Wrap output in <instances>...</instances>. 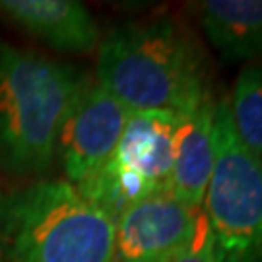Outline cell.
<instances>
[{"label":"cell","mask_w":262,"mask_h":262,"mask_svg":"<svg viewBox=\"0 0 262 262\" xmlns=\"http://www.w3.org/2000/svg\"><path fill=\"white\" fill-rule=\"evenodd\" d=\"M8 262H113L115 220L64 179H35L0 196Z\"/></svg>","instance_id":"cell-3"},{"label":"cell","mask_w":262,"mask_h":262,"mask_svg":"<svg viewBox=\"0 0 262 262\" xmlns=\"http://www.w3.org/2000/svg\"><path fill=\"white\" fill-rule=\"evenodd\" d=\"M0 16L62 53H92L101 41L94 14L76 0H0Z\"/></svg>","instance_id":"cell-8"},{"label":"cell","mask_w":262,"mask_h":262,"mask_svg":"<svg viewBox=\"0 0 262 262\" xmlns=\"http://www.w3.org/2000/svg\"><path fill=\"white\" fill-rule=\"evenodd\" d=\"M202 227V210L188 208L171 192L144 198L115 220L113 262H171Z\"/></svg>","instance_id":"cell-7"},{"label":"cell","mask_w":262,"mask_h":262,"mask_svg":"<svg viewBox=\"0 0 262 262\" xmlns=\"http://www.w3.org/2000/svg\"><path fill=\"white\" fill-rule=\"evenodd\" d=\"M225 103L237 138L247 150L262 158V66L241 70Z\"/></svg>","instance_id":"cell-11"},{"label":"cell","mask_w":262,"mask_h":262,"mask_svg":"<svg viewBox=\"0 0 262 262\" xmlns=\"http://www.w3.org/2000/svg\"><path fill=\"white\" fill-rule=\"evenodd\" d=\"M88 76L0 39V167L6 173L43 177L55 165L60 126Z\"/></svg>","instance_id":"cell-2"},{"label":"cell","mask_w":262,"mask_h":262,"mask_svg":"<svg viewBox=\"0 0 262 262\" xmlns=\"http://www.w3.org/2000/svg\"><path fill=\"white\" fill-rule=\"evenodd\" d=\"M196 14L208 41L225 58L262 55V0H204Z\"/></svg>","instance_id":"cell-10"},{"label":"cell","mask_w":262,"mask_h":262,"mask_svg":"<svg viewBox=\"0 0 262 262\" xmlns=\"http://www.w3.org/2000/svg\"><path fill=\"white\" fill-rule=\"evenodd\" d=\"M130 111L88 76L66 113L56 161L70 185H82L111 159Z\"/></svg>","instance_id":"cell-6"},{"label":"cell","mask_w":262,"mask_h":262,"mask_svg":"<svg viewBox=\"0 0 262 262\" xmlns=\"http://www.w3.org/2000/svg\"><path fill=\"white\" fill-rule=\"evenodd\" d=\"M181 117L173 113H130L111 159L76 188L113 220L144 198L169 192Z\"/></svg>","instance_id":"cell-5"},{"label":"cell","mask_w":262,"mask_h":262,"mask_svg":"<svg viewBox=\"0 0 262 262\" xmlns=\"http://www.w3.org/2000/svg\"><path fill=\"white\" fill-rule=\"evenodd\" d=\"M214 148L202 202L214 262H262V158L237 138L225 99L215 103Z\"/></svg>","instance_id":"cell-4"},{"label":"cell","mask_w":262,"mask_h":262,"mask_svg":"<svg viewBox=\"0 0 262 262\" xmlns=\"http://www.w3.org/2000/svg\"><path fill=\"white\" fill-rule=\"evenodd\" d=\"M214 115L215 101L210 99L183 115L175 132L169 192L192 210H202L214 169Z\"/></svg>","instance_id":"cell-9"},{"label":"cell","mask_w":262,"mask_h":262,"mask_svg":"<svg viewBox=\"0 0 262 262\" xmlns=\"http://www.w3.org/2000/svg\"><path fill=\"white\" fill-rule=\"evenodd\" d=\"M171 262H214V253H212V243L206 231V222L198 237L188 245L183 253H179Z\"/></svg>","instance_id":"cell-12"},{"label":"cell","mask_w":262,"mask_h":262,"mask_svg":"<svg viewBox=\"0 0 262 262\" xmlns=\"http://www.w3.org/2000/svg\"><path fill=\"white\" fill-rule=\"evenodd\" d=\"M94 80L130 113L188 115L212 99L204 47L173 18L113 28L99 41Z\"/></svg>","instance_id":"cell-1"},{"label":"cell","mask_w":262,"mask_h":262,"mask_svg":"<svg viewBox=\"0 0 262 262\" xmlns=\"http://www.w3.org/2000/svg\"><path fill=\"white\" fill-rule=\"evenodd\" d=\"M0 262H8L6 258H4V256H2V253H0Z\"/></svg>","instance_id":"cell-13"}]
</instances>
